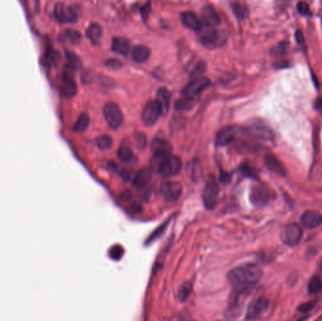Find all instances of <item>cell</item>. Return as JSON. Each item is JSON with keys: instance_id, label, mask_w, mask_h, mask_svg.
<instances>
[{"instance_id": "18", "label": "cell", "mask_w": 322, "mask_h": 321, "mask_svg": "<svg viewBox=\"0 0 322 321\" xmlns=\"http://www.w3.org/2000/svg\"><path fill=\"white\" fill-rule=\"evenodd\" d=\"M264 162H265L266 167L270 171L273 172V173L279 174V175H282V176L286 175V167L284 166V164L274 155H272V154L266 155Z\"/></svg>"}, {"instance_id": "44", "label": "cell", "mask_w": 322, "mask_h": 321, "mask_svg": "<svg viewBox=\"0 0 322 321\" xmlns=\"http://www.w3.org/2000/svg\"><path fill=\"white\" fill-rule=\"evenodd\" d=\"M135 141H136L138 148H140L141 150H144L145 149V147L147 145V138H146V136L143 133L136 134Z\"/></svg>"}, {"instance_id": "30", "label": "cell", "mask_w": 322, "mask_h": 321, "mask_svg": "<svg viewBox=\"0 0 322 321\" xmlns=\"http://www.w3.org/2000/svg\"><path fill=\"white\" fill-rule=\"evenodd\" d=\"M231 7H232L233 12H235L236 16L239 19H245L248 17L250 11H249V8L245 4L239 3V2H233V3H231Z\"/></svg>"}, {"instance_id": "6", "label": "cell", "mask_w": 322, "mask_h": 321, "mask_svg": "<svg viewBox=\"0 0 322 321\" xmlns=\"http://www.w3.org/2000/svg\"><path fill=\"white\" fill-rule=\"evenodd\" d=\"M303 236L301 227L297 223H289L285 226L280 234L282 242L289 247H295L300 242Z\"/></svg>"}, {"instance_id": "36", "label": "cell", "mask_w": 322, "mask_h": 321, "mask_svg": "<svg viewBox=\"0 0 322 321\" xmlns=\"http://www.w3.org/2000/svg\"><path fill=\"white\" fill-rule=\"evenodd\" d=\"M322 288V279L318 276H314L309 282L308 285V291L310 294H315L318 293L319 291H321Z\"/></svg>"}, {"instance_id": "21", "label": "cell", "mask_w": 322, "mask_h": 321, "mask_svg": "<svg viewBox=\"0 0 322 321\" xmlns=\"http://www.w3.org/2000/svg\"><path fill=\"white\" fill-rule=\"evenodd\" d=\"M171 93L168 91L166 88H161L157 91L156 94V103L159 105L162 111V115L167 114L171 104Z\"/></svg>"}, {"instance_id": "1", "label": "cell", "mask_w": 322, "mask_h": 321, "mask_svg": "<svg viewBox=\"0 0 322 321\" xmlns=\"http://www.w3.org/2000/svg\"><path fill=\"white\" fill-rule=\"evenodd\" d=\"M262 270L254 264H244L227 273L229 284L235 289H250L262 278Z\"/></svg>"}, {"instance_id": "28", "label": "cell", "mask_w": 322, "mask_h": 321, "mask_svg": "<svg viewBox=\"0 0 322 321\" xmlns=\"http://www.w3.org/2000/svg\"><path fill=\"white\" fill-rule=\"evenodd\" d=\"M118 157L120 160L124 162V163H132L134 161H136V156L133 154L131 149L129 147H127L126 145H122L118 149Z\"/></svg>"}, {"instance_id": "3", "label": "cell", "mask_w": 322, "mask_h": 321, "mask_svg": "<svg viewBox=\"0 0 322 321\" xmlns=\"http://www.w3.org/2000/svg\"><path fill=\"white\" fill-rule=\"evenodd\" d=\"M250 289H235L230 297V301L225 313L228 320H235L241 315L244 299L247 297Z\"/></svg>"}, {"instance_id": "22", "label": "cell", "mask_w": 322, "mask_h": 321, "mask_svg": "<svg viewBox=\"0 0 322 321\" xmlns=\"http://www.w3.org/2000/svg\"><path fill=\"white\" fill-rule=\"evenodd\" d=\"M132 59L137 63H144L149 60L151 56V50L146 46H136L131 51Z\"/></svg>"}, {"instance_id": "5", "label": "cell", "mask_w": 322, "mask_h": 321, "mask_svg": "<svg viewBox=\"0 0 322 321\" xmlns=\"http://www.w3.org/2000/svg\"><path fill=\"white\" fill-rule=\"evenodd\" d=\"M248 137L262 142H272L274 139V133L272 128L262 121H255L248 127H245Z\"/></svg>"}, {"instance_id": "45", "label": "cell", "mask_w": 322, "mask_h": 321, "mask_svg": "<svg viewBox=\"0 0 322 321\" xmlns=\"http://www.w3.org/2000/svg\"><path fill=\"white\" fill-rule=\"evenodd\" d=\"M297 10H298V13L301 15L310 14V7L305 2H298L297 4Z\"/></svg>"}, {"instance_id": "46", "label": "cell", "mask_w": 322, "mask_h": 321, "mask_svg": "<svg viewBox=\"0 0 322 321\" xmlns=\"http://www.w3.org/2000/svg\"><path fill=\"white\" fill-rule=\"evenodd\" d=\"M151 2H148L146 4H144L143 7L141 8L140 12H141V14H142V17H143V20H147L148 17H149V14L151 12Z\"/></svg>"}, {"instance_id": "2", "label": "cell", "mask_w": 322, "mask_h": 321, "mask_svg": "<svg viewBox=\"0 0 322 321\" xmlns=\"http://www.w3.org/2000/svg\"><path fill=\"white\" fill-rule=\"evenodd\" d=\"M197 33L203 47L209 49L221 48L226 42V35L224 33L218 31L214 26L202 22L197 30Z\"/></svg>"}, {"instance_id": "17", "label": "cell", "mask_w": 322, "mask_h": 321, "mask_svg": "<svg viewBox=\"0 0 322 321\" xmlns=\"http://www.w3.org/2000/svg\"><path fill=\"white\" fill-rule=\"evenodd\" d=\"M152 174H153V171L151 170V168L141 169L133 179L134 186L137 187L139 190L149 186V183L152 179Z\"/></svg>"}, {"instance_id": "38", "label": "cell", "mask_w": 322, "mask_h": 321, "mask_svg": "<svg viewBox=\"0 0 322 321\" xmlns=\"http://www.w3.org/2000/svg\"><path fill=\"white\" fill-rule=\"evenodd\" d=\"M168 222H166L164 224H162V225L159 226L157 229H155V232H153L152 234H151V236L148 238V239H147V241H146V244H151L152 242H154V241H155L156 239H158V238H160L163 234H164V232H165V230H166V228H167L168 226Z\"/></svg>"}, {"instance_id": "20", "label": "cell", "mask_w": 322, "mask_h": 321, "mask_svg": "<svg viewBox=\"0 0 322 321\" xmlns=\"http://www.w3.org/2000/svg\"><path fill=\"white\" fill-rule=\"evenodd\" d=\"M201 22L215 27L216 25H218L221 23V18L212 6L206 5L203 7V10H202V21Z\"/></svg>"}, {"instance_id": "50", "label": "cell", "mask_w": 322, "mask_h": 321, "mask_svg": "<svg viewBox=\"0 0 322 321\" xmlns=\"http://www.w3.org/2000/svg\"><path fill=\"white\" fill-rule=\"evenodd\" d=\"M321 266H322V261H321Z\"/></svg>"}, {"instance_id": "14", "label": "cell", "mask_w": 322, "mask_h": 321, "mask_svg": "<svg viewBox=\"0 0 322 321\" xmlns=\"http://www.w3.org/2000/svg\"><path fill=\"white\" fill-rule=\"evenodd\" d=\"M160 192L168 202H175L182 194V186L178 182H165L161 186Z\"/></svg>"}, {"instance_id": "34", "label": "cell", "mask_w": 322, "mask_h": 321, "mask_svg": "<svg viewBox=\"0 0 322 321\" xmlns=\"http://www.w3.org/2000/svg\"><path fill=\"white\" fill-rule=\"evenodd\" d=\"M287 50H288V43L287 42H281L279 43L275 48L272 49V55L277 58V59H280L284 56H286V53H287Z\"/></svg>"}, {"instance_id": "29", "label": "cell", "mask_w": 322, "mask_h": 321, "mask_svg": "<svg viewBox=\"0 0 322 321\" xmlns=\"http://www.w3.org/2000/svg\"><path fill=\"white\" fill-rule=\"evenodd\" d=\"M62 39L64 42L68 44L77 45L81 41V34L74 29H66L62 33Z\"/></svg>"}, {"instance_id": "27", "label": "cell", "mask_w": 322, "mask_h": 321, "mask_svg": "<svg viewBox=\"0 0 322 321\" xmlns=\"http://www.w3.org/2000/svg\"><path fill=\"white\" fill-rule=\"evenodd\" d=\"M171 155H167V154H154L151 158V161H150L151 170L153 172L159 173L161 168L164 165L165 161Z\"/></svg>"}, {"instance_id": "43", "label": "cell", "mask_w": 322, "mask_h": 321, "mask_svg": "<svg viewBox=\"0 0 322 321\" xmlns=\"http://www.w3.org/2000/svg\"><path fill=\"white\" fill-rule=\"evenodd\" d=\"M109 256L114 260H120L124 254V249L120 245H115L109 250Z\"/></svg>"}, {"instance_id": "25", "label": "cell", "mask_w": 322, "mask_h": 321, "mask_svg": "<svg viewBox=\"0 0 322 321\" xmlns=\"http://www.w3.org/2000/svg\"><path fill=\"white\" fill-rule=\"evenodd\" d=\"M181 20L182 23L185 25L187 27L193 29L195 31L198 30L201 21L198 19L195 13L191 12H185L181 13Z\"/></svg>"}, {"instance_id": "31", "label": "cell", "mask_w": 322, "mask_h": 321, "mask_svg": "<svg viewBox=\"0 0 322 321\" xmlns=\"http://www.w3.org/2000/svg\"><path fill=\"white\" fill-rule=\"evenodd\" d=\"M188 174L192 180H198L202 175V168L197 160H193L188 165Z\"/></svg>"}, {"instance_id": "32", "label": "cell", "mask_w": 322, "mask_h": 321, "mask_svg": "<svg viewBox=\"0 0 322 321\" xmlns=\"http://www.w3.org/2000/svg\"><path fill=\"white\" fill-rule=\"evenodd\" d=\"M90 124V116L87 113H82L78 117L76 123L74 125V130L75 132H84Z\"/></svg>"}, {"instance_id": "11", "label": "cell", "mask_w": 322, "mask_h": 321, "mask_svg": "<svg viewBox=\"0 0 322 321\" xmlns=\"http://www.w3.org/2000/svg\"><path fill=\"white\" fill-rule=\"evenodd\" d=\"M54 15L60 23H74L77 20L78 15L76 11L64 3H57L54 8Z\"/></svg>"}, {"instance_id": "33", "label": "cell", "mask_w": 322, "mask_h": 321, "mask_svg": "<svg viewBox=\"0 0 322 321\" xmlns=\"http://www.w3.org/2000/svg\"><path fill=\"white\" fill-rule=\"evenodd\" d=\"M112 144H113L112 138L108 135H102L96 139V145L101 151L109 150Z\"/></svg>"}, {"instance_id": "7", "label": "cell", "mask_w": 322, "mask_h": 321, "mask_svg": "<svg viewBox=\"0 0 322 321\" xmlns=\"http://www.w3.org/2000/svg\"><path fill=\"white\" fill-rule=\"evenodd\" d=\"M219 185L213 175H209L203 191V204L207 209H213L219 196Z\"/></svg>"}, {"instance_id": "47", "label": "cell", "mask_w": 322, "mask_h": 321, "mask_svg": "<svg viewBox=\"0 0 322 321\" xmlns=\"http://www.w3.org/2000/svg\"><path fill=\"white\" fill-rule=\"evenodd\" d=\"M106 65L110 69H120L123 66V63L117 59H109L106 61Z\"/></svg>"}, {"instance_id": "40", "label": "cell", "mask_w": 322, "mask_h": 321, "mask_svg": "<svg viewBox=\"0 0 322 321\" xmlns=\"http://www.w3.org/2000/svg\"><path fill=\"white\" fill-rule=\"evenodd\" d=\"M241 172L245 176H248V177L252 179H258L257 171L249 164H243L241 166Z\"/></svg>"}, {"instance_id": "4", "label": "cell", "mask_w": 322, "mask_h": 321, "mask_svg": "<svg viewBox=\"0 0 322 321\" xmlns=\"http://www.w3.org/2000/svg\"><path fill=\"white\" fill-rule=\"evenodd\" d=\"M240 137H248L246 128L239 127L237 125H232L223 128V130L220 131L217 136L215 143L217 146H225L230 143H234L236 140H238Z\"/></svg>"}, {"instance_id": "39", "label": "cell", "mask_w": 322, "mask_h": 321, "mask_svg": "<svg viewBox=\"0 0 322 321\" xmlns=\"http://www.w3.org/2000/svg\"><path fill=\"white\" fill-rule=\"evenodd\" d=\"M191 283H184L182 286H180L178 291V297L180 300L184 301L186 300L188 297L190 296L191 292Z\"/></svg>"}, {"instance_id": "13", "label": "cell", "mask_w": 322, "mask_h": 321, "mask_svg": "<svg viewBox=\"0 0 322 321\" xmlns=\"http://www.w3.org/2000/svg\"><path fill=\"white\" fill-rule=\"evenodd\" d=\"M271 191L264 185H256L250 192V202L255 206H264L271 200Z\"/></svg>"}, {"instance_id": "15", "label": "cell", "mask_w": 322, "mask_h": 321, "mask_svg": "<svg viewBox=\"0 0 322 321\" xmlns=\"http://www.w3.org/2000/svg\"><path fill=\"white\" fill-rule=\"evenodd\" d=\"M182 169V161L178 156L171 155L167 160L165 161L164 165L161 168L159 174L164 176H173L178 174L179 172Z\"/></svg>"}, {"instance_id": "48", "label": "cell", "mask_w": 322, "mask_h": 321, "mask_svg": "<svg viewBox=\"0 0 322 321\" xmlns=\"http://www.w3.org/2000/svg\"><path fill=\"white\" fill-rule=\"evenodd\" d=\"M295 37H296V41L298 42V45L304 48L305 47V41H304V37H303V34H302V31L298 29L296 31Z\"/></svg>"}, {"instance_id": "19", "label": "cell", "mask_w": 322, "mask_h": 321, "mask_svg": "<svg viewBox=\"0 0 322 321\" xmlns=\"http://www.w3.org/2000/svg\"><path fill=\"white\" fill-rule=\"evenodd\" d=\"M61 93L62 95L66 97H74L77 93V86L74 81V79L72 77L71 75L64 74L62 76L61 80Z\"/></svg>"}, {"instance_id": "24", "label": "cell", "mask_w": 322, "mask_h": 321, "mask_svg": "<svg viewBox=\"0 0 322 321\" xmlns=\"http://www.w3.org/2000/svg\"><path fill=\"white\" fill-rule=\"evenodd\" d=\"M152 152L153 154H167L171 155L172 153V145L166 140L161 138H155L153 140L152 144Z\"/></svg>"}, {"instance_id": "12", "label": "cell", "mask_w": 322, "mask_h": 321, "mask_svg": "<svg viewBox=\"0 0 322 321\" xmlns=\"http://www.w3.org/2000/svg\"><path fill=\"white\" fill-rule=\"evenodd\" d=\"M210 84H211V81L209 78L201 76L199 78L191 80V82H190L184 88L182 94H183V96L194 99L195 96H199L203 90L208 88L210 86Z\"/></svg>"}, {"instance_id": "41", "label": "cell", "mask_w": 322, "mask_h": 321, "mask_svg": "<svg viewBox=\"0 0 322 321\" xmlns=\"http://www.w3.org/2000/svg\"><path fill=\"white\" fill-rule=\"evenodd\" d=\"M205 68H206V64L204 61H200L197 63L196 67L194 68V70L191 74V78L193 80V79H196V78H199V75L203 74L204 71H205Z\"/></svg>"}, {"instance_id": "9", "label": "cell", "mask_w": 322, "mask_h": 321, "mask_svg": "<svg viewBox=\"0 0 322 321\" xmlns=\"http://www.w3.org/2000/svg\"><path fill=\"white\" fill-rule=\"evenodd\" d=\"M270 307V302L265 297H257L251 300L246 313V321H254L262 318L263 315Z\"/></svg>"}, {"instance_id": "49", "label": "cell", "mask_w": 322, "mask_h": 321, "mask_svg": "<svg viewBox=\"0 0 322 321\" xmlns=\"http://www.w3.org/2000/svg\"><path fill=\"white\" fill-rule=\"evenodd\" d=\"M315 108L319 111H322V97H320L318 98L316 101H315Z\"/></svg>"}, {"instance_id": "8", "label": "cell", "mask_w": 322, "mask_h": 321, "mask_svg": "<svg viewBox=\"0 0 322 321\" xmlns=\"http://www.w3.org/2000/svg\"><path fill=\"white\" fill-rule=\"evenodd\" d=\"M104 117L107 123L112 129H118L124 123V115L120 109L119 106L113 102L107 103L104 106Z\"/></svg>"}, {"instance_id": "23", "label": "cell", "mask_w": 322, "mask_h": 321, "mask_svg": "<svg viewBox=\"0 0 322 321\" xmlns=\"http://www.w3.org/2000/svg\"><path fill=\"white\" fill-rule=\"evenodd\" d=\"M111 48L115 53L125 56L130 50V42L124 37H114L112 40Z\"/></svg>"}, {"instance_id": "42", "label": "cell", "mask_w": 322, "mask_h": 321, "mask_svg": "<svg viewBox=\"0 0 322 321\" xmlns=\"http://www.w3.org/2000/svg\"><path fill=\"white\" fill-rule=\"evenodd\" d=\"M46 58H47V60H48L50 64L54 65V64H56V63L59 62L60 56L57 50H55V49L52 48V49H49V51H48Z\"/></svg>"}, {"instance_id": "26", "label": "cell", "mask_w": 322, "mask_h": 321, "mask_svg": "<svg viewBox=\"0 0 322 321\" xmlns=\"http://www.w3.org/2000/svg\"><path fill=\"white\" fill-rule=\"evenodd\" d=\"M102 33H103L102 27L96 23L90 25L89 27L86 30V35L94 45H99L100 44Z\"/></svg>"}, {"instance_id": "10", "label": "cell", "mask_w": 322, "mask_h": 321, "mask_svg": "<svg viewBox=\"0 0 322 321\" xmlns=\"http://www.w3.org/2000/svg\"><path fill=\"white\" fill-rule=\"evenodd\" d=\"M161 115H162L161 108L156 103V101L155 100L149 101L143 108V114H142L143 123L146 126H153L161 117Z\"/></svg>"}, {"instance_id": "35", "label": "cell", "mask_w": 322, "mask_h": 321, "mask_svg": "<svg viewBox=\"0 0 322 321\" xmlns=\"http://www.w3.org/2000/svg\"><path fill=\"white\" fill-rule=\"evenodd\" d=\"M193 101H194V99L183 96V97L179 98L178 100L175 102V109L180 110V111L188 110L193 106Z\"/></svg>"}, {"instance_id": "16", "label": "cell", "mask_w": 322, "mask_h": 321, "mask_svg": "<svg viewBox=\"0 0 322 321\" xmlns=\"http://www.w3.org/2000/svg\"><path fill=\"white\" fill-rule=\"evenodd\" d=\"M301 224L307 229H315L322 224V215L314 210L305 211L300 217Z\"/></svg>"}, {"instance_id": "37", "label": "cell", "mask_w": 322, "mask_h": 321, "mask_svg": "<svg viewBox=\"0 0 322 321\" xmlns=\"http://www.w3.org/2000/svg\"><path fill=\"white\" fill-rule=\"evenodd\" d=\"M66 57L68 60V63L73 69H78L82 65V61L79 59L78 56H76L74 52L66 51Z\"/></svg>"}]
</instances>
